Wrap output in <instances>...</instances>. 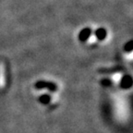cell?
Returning a JSON list of instances; mask_svg holds the SVG:
<instances>
[{
	"label": "cell",
	"mask_w": 133,
	"mask_h": 133,
	"mask_svg": "<svg viewBox=\"0 0 133 133\" xmlns=\"http://www.w3.org/2000/svg\"><path fill=\"white\" fill-rule=\"evenodd\" d=\"M114 79H116V82H117V81L120 79V75L119 74H116V76H114Z\"/></svg>",
	"instance_id": "ba28073f"
},
{
	"label": "cell",
	"mask_w": 133,
	"mask_h": 133,
	"mask_svg": "<svg viewBox=\"0 0 133 133\" xmlns=\"http://www.w3.org/2000/svg\"><path fill=\"white\" fill-rule=\"evenodd\" d=\"M5 83V79H4V69H3V66L1 65L0 66V86L2 87L4 86Z\"/></svg>",
	"instance_id": "5b68a950"
},
{
	"label": "cell",
	"mask_w": 133,
	"mask_h": 133,
	"mask_svg": "<svg viewBox=\"0 0 133 133\" xmlns=\"http://www.w3.org/2000/svg\"><path fill=\"white\" fill-rule=\"evenodd\" d=\"M35 88L39 90H42V89H47L49 91H56L57 87L55 83L51 82V81H40L38 82L35 83Z\"/></svg>",
	"instance_id": "6da1fadb"
},
{
	"label": "cell",
	"mask_w": 133,
	"mask_h": 133,
	"mask_svg": "<svg viewBox=\"0 0 133 133\" xmlns=\"http://www.w3.org/2000/svg\"><path fill=\"white\" fill-rule=\"evenodd\" d=\"M126 50H128L129 52H131V50H132V46H131V42H129V44H128L127 47H126Z\"/></svg>",
	"instance_id": "52a82bcc"
},
{
	"label": "cell",
	"mask_w": 133,
	"mask_h": 133,
	"mask_svg": "<svg viewBox=\"0 0 133 133\" xmlns=\"http://www.w3.org/2000/svg\"><path fill=\"white\" fill-rule=\"evenodd\" d=\"M50 100H51V98L48 95H42L41 97H40V101H41L43 104H48V103L50 102Z\"/></svg>",
	"instance_id": "8992f818"
},
{
	"label": "cell",
	"mask_w": 133,
	"mask_h": 133,
	"mask_svg": "<svg viewBox=\"0 0 133 133\" xmlns=\"http://www.w3.org/2000/svg\"><path fill=\"white\" fill-rule=\"evenodd\" d=\"M131 84H132V81H131V78L129 77V76H127L126 78H124L123 79V81L122 83H121V86H122L123 88H129L131 86Z\"/></svg>",
	"instance_id": "3957f363"
},
{
	"label": "cell",
	"mask_w": 133,
	"mask_h": 133,
	"mask_svg": "<svg viewBox=\"0 0 133 133\" xmlns=\"http://www.w3.org/2000/svg\"><path fill=\"white\" fill-rule=\"evenodd\" d=\"M90 35H91V29L86 28V29H84L83 31H81L79 37L81 41H85V40H87L90 37Z\"/></svg>",
	"instance_id": "7a4b0ae2"
},
{
	"label": "cell",
	"mask_w": 133,
	"mask_h": 133,
	"mask_svg": "<svg viewBox=\"0 0 133 133\" xmlns=\"http://www.w3.org/2000/svg\"><path fill=\"white\" fill-rule=\"evenodd\" d=\"M95 35H96V37H97L99 40L104 39V38H105V36H106V31H105V30H104V29H99V30H97V31L95 32Z\"/></svg>",
	"instance_id": "277c9868"
}]
</instances>
